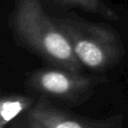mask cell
Listing matches in <instances>:
<instances>
[{
    "label": "cell",
    "instance_id": "obj_1",
    "mask_svg": "<svg viewBox=\"0 0 128 128\" xmlns=\"http://www.w3.org/2000/svg\"><path fill=\"white\" fill-rule=\"evenodd\" d=\"M15 43L53 67L81 73L68 39L43 9L41 0H16L9 17Z\"/></svg>",
    "mask_w": 128,
    "mask_h": 128
},
{
    "label": "cell",
    "instance_id": "obj_2",
    "mask_svg": "<svg viewBox=\"0 0 128 128\" xmlns=\"http://www.w3.org/2000/svg\"><path fill=\"white\" fill-rule=\"evenodd\" d=\"M53 19L68 39L80 63L96 74L114 68L123 59L124 44L113 28L73 17Z\"/></svg>",
    "mask_w": 128,
    "mask_h": 128
},
{
    "label": "cell",
    "instance_id": "obj_3",
    "mask_svg": "<svg viewBox=\"0 0 128 128\" xmlns=\"http://www.w3.org/2000/svg\"><path fill=\"white\" fill-rule=\"evenodd\" d=\"M105 82L107 78L103 74L86 75L53 67L29 72L25 85L40 97L76 106L89 100L96 88Z\"/></svg>",
    "mask_w": 128,
    "mask_h": 128
},
{
    "label": "cell",
    "instance_id": "obj_4",
    "mask_svg": "<svg viewBox=\"0 0 128 128\" xmlns=\"http://www.w3.org/2000/svg\"><path fill=\"white\" fill-rule=\"evenodd\" d=\"M45 128H122V116L115 115L106 119H89L63 110L49 99L39 97L27 112Z\"/></svg>",
    "mask_w": 128,
    "mask_h": 128
},
{
    "label": "cell",
    "instance_id": "obj_5",
    "mask_svg": "<svg viewBox=\"0 0 128 128\" xmlns=\"http://www.w3.org/2000/svg\"><path fill=\"white\" fill-rule=\"evenodd\" d=\"M37 99L24 94H5L0 99V121L11 123L29 111Z\"/></svg>",
    "mask_w": 128,
    "mask_h": 128
},
{
    "label": "cell",
    "instance_id": "obj_6",
    "mask_svg": "<svg viewBox=\"0 0 128 128\" xmlns=\"http://www.w3.org/2000/svg\"><path fill=\"white\" fill-rule=\"evenodd\" d=\"M57 4L64 7H78L84 11L96 13L102 17L111 20L118 21L120 16L118 13L106 2V0H54Z\"/></svg>",
    "mask_w": 128,
    "mask_h": 128
},
{
    "label": "cell",
    "instance_id": "obj_7",
    "mask_svg": "<svg viewBox=\"0 0 128 128\" xmlns=\"http://www.w3.org/2000/svg\"><path fill=\"white\" fill-rule=\"evenodd\" d=\"M28 112V111H27ZM24 113L11 123H9V128H45L41 123H39L36 119L31 117L28 113Z\"/></svg>",
    "mask_w": 128,
    "mask_h": 128
},
{
    "label": "cell",
    "instance_id": "obj_8",
    "mask_svg": "<svg viewBox=\"0 0 128 128\" xmlns=\"http://www.w3.org/2000/svg\"><path fill=\"white\" fill-rule=\"evenodd\" d=\"M9 124L7 123H4V122H0V128H7Z\"/></svg>",
    "mask_w": 128,
    "mask_h": 128
}]
</instances>
